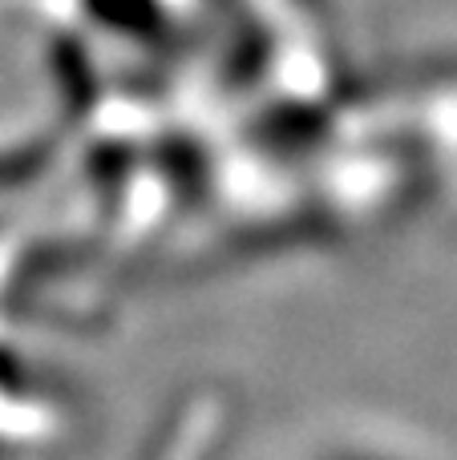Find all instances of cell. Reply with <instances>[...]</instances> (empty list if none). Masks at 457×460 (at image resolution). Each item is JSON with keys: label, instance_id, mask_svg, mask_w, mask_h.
<instances>
[{"label": "cell", "instance_id": "1", "mask_svg": "<svg viewBox=\"0 0 457 460\" xmlns=\"http://www.w3.org/2000/svg\"><path fill=\"white\" fill-rule=\"evenodd\" d=\"M300 460H437L434 448L385 424H340L308 445Z\"/></svg>", "mask_w": 457, "mask_h": 460}]
</instances>
